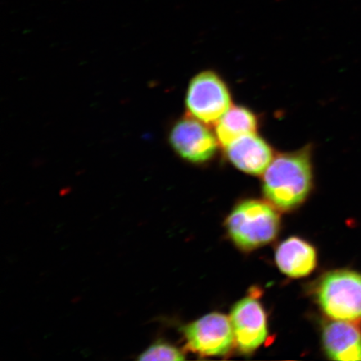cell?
Masks as SVG:
<instances>
[{"label":"cell","instance_id":"6da1fadb","mask_svg":"<svg viewBox=\"0 0 361 361\" xmlns=\"http://www.w3.org/2000/svg\"><path fill=\"white\" fill-rule=\"evenodd\" d=\"M313 185L310 147L275 157L264 173L263 192L274 207L288 211L299 207Z\"/></svg>","mask_w":361,"mask_h":361},{"label":"cell","instance_id":"7a4b0ae2","mask_svg":"<svg viewBox=\"0 0 361 361\" xmlns=\"http://www.w3.org/2000/svg\"><path fill=\"white\" fill-rule=\"evenodd\" d=\"M279 226L281 218L273 205L255 200L239 203L227 219L229 236L245 250L272 242L278 235Z\"/></svg>","mask_w":361,"mask_h":361},{"label":"cell","instance_id":"3957f363","mask_svg":"<svg viewBox=\"0 0 361 361\" xmlns=\"http://www.w3.org/2000/svg\"><path fill=\"white\" fill-rule=\"evenodd\" d=\"M324 313L334 320H361V274L336 270L324 276L317 290Z\"/></svg>","mask_w":361,"mask_h":361},{"label":"cell","instance_id":"277c9868","mask_svg":"<svg viewBox=\"0 0 361 361\" xmlns=\"http://www.w3.org/2000/svg\"><path fill=\"white\" fill-rule=\"evenodd\" d=\"M186 105L189 115L207 125L216 124L232 106V98L224 80L206 71L189 83Z\"/></svg>","mask_w":361,"mask_h":361},{"label":"cell","instance_id":"5b68a950","mask_svg":"<svg viewBox=\"0 0 361 361\" xmlns=\"http://www.w3.org/2000/svg\"><path fill=\"white\" fill-rule=\"evenodd\" d=\"M188 349L202 356H222L235 344L231 320L220 313L203 316L182 329Z\"/></svg>","mask_w":361,"mask_h":361},{"label":"cell","instance_id":"8992f818","mask_svg":"<svg viewBox=\"0 0 361 361\" xmlns=\"http://www.w3.org/2000/svg\"><path fill=\"white\" fill-rule=\"evenodd\" d=\"M206 125L188 115L177 121L171 128V146L183 160L202 164L213 159L216 154L219 140Z\"/></svg>","mask_w":361,"mask_h":361},{"label":"cell","instance_id":"52a82bcc","mask_svg":"<svg viewBox=\"0 0 361 361\" xmlns=\"http://www.w3.org/2000/svg\"><path fill=\"white\" fill-rule=\"evenodd\" d=\"M230 320L235 345L242 353H252L267 340V316L255 298L247 297L238 302L232 310Z\"/></svg>","mask_w":361,"mask_h":361},{"label":"cell","instance_id":"ba28073f","mask_svg":"<svg viewBox=\"0 0 361 361\" xmlns=\"http://www.w3.org/2000/svg\"><path fill=\"white\" fill-rule=\"evenodd\" d=\"M225 148L228 161L247 174H264L274 159L272 147L256 133L243 135Z\"/></svg>","mask_w":361,"mask_h":361},{"label":"cell","instance_id":"9c48e42d","mask_svg":"<svg viewBox=\"0 0 361 361\" xmlns=\"http://www.w3.org/2000/svg\"><path fill=\"white\" fill-rule=\"evenodd\" d=\"M323 345L329 357L335 360H361V328L354 322L336 320L323 331Z\"/></svg>","mask_w":361,"mask_h":361},{"label":"cell","instance_id":"30bf717a","mask_svg":"<svg viewBox=\"0 0 361 361\" xmlns=\"http://www.w3.org/2000/svg\"><path fill=\"white\" fill-rule=\"evenodd\" d=\"M275 261L283 274L291 278H301L313 272L317 264V254L310 243L292 237L279 245Z\"/></svg>","mask_w":361,"mask_h":361},{"label":"cell","instance_id":"8fae6325","mask_svg":"<svg viewBox=\"0 0 361 361\" xmlns=\"http://www.w3.org/2000/svg\"><path fill=\"white\" fill-rule=\"evenodd\" d=\"M259 121L254 112L243 106H231L216 123L215 133L221 146L230 143L243 135L256 133Z\"/></svg>","mask_w":361,"mask_h":361},{"label":"cell","instance_id":"7c38bea8","mask_svg":"<svg viewBox=\"0 0 361 361\" xmlns=\"http://www.w3.org/2000/svg\"><path fill=\"white\" fill-rule=\"evenodd\" d=\"M182 350L170 343L157 341L138 355V360H184Z\"/></svg>","mask_w":361,"mask_h":361}]
</instances>
